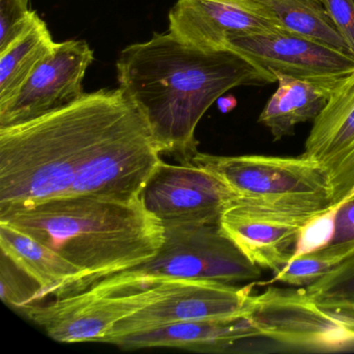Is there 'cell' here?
I'll list each match as a JSON object with an SVG mask.
<instances>
[{"mask_svg": "<svg viewBox=\"0 0 354 354\" xmlns=\"http://www.w3.org/2000/svg\"><path fill=\"white\" fill-rule=\"evenodd\" d=\"M169 32L203 49L227 48L236 37L285 32L261 16L250 0H177Z\"/></svg>", "mask_w": 354, "mask_h": 354, "instance_id": "9a60e30c", "label": "cell"}, {"mask_svg": "<svg viewBox=\"0 0 354 354\" xmlns=\"http://www.w3.org/2000/svg\"><path fill=\"white\" fill-rule=\"evenodd\" d=\"M184 163L210 171L238 198L288 206L333 207L326 173L304 155L216 156L198 151Z\"/></svg>", "mask_w": 354, "mask_h": 354, "instance_id": "5b68a950", "label": "cell"}, {"mask_svg": "<svg viewBox=\"0 0 354 354\" xmlns=\"http://www.w3.org/2000/svg\"><path fill=\"white\" fill-rule=\"evenodd\" d=\"M227 47L272 75L279 72L299 80H333L354 72L352 55L287 32L236 37Z\"/></svg>", "mask_w": 354, "mask_h": 354, "instance_id": "5bb4252c", "label": "cell"}, {"mask_svg": "<svg viewBox=\"0 0 354 354\" xmlns=\"http://www.w3.org/2000/svg\"><path fill=\"white\" fill-rule=\"evenodd\" d=\"M0 248L41 289L45 297L61 298L82 279V272L53 248L26 232L0 223Z\"/></svg>", "mask_w": 354, "mask_h": 354, "instance_id": "e0dca14e", "label": "cell"}, {"mask_svg": "<svg viewBox=\"0 0 354 354\" xmlns=\"http://www.w3.org/2000/svg\"><path fill=\"white\" fill-rule=\"evenodd\" d=\"M163 225L165 241L152 260L99 279L84 291L111 295L140 283L167 279L230 285L254 283L260 279L261 267L246 258L221 231L219 223H167Z\"/></svg>", "mask_w": 354, "mask_h": 354, "instance_id": "277c9868", "label": "cell"}, {"mask_svg": "<svg viewBox=\"0 0 354 354\" xmlns=\"http://www.w3.org/2000/svg\"><path fill=\"white\" fill-rule=\"evenodd\" d=\"M0 223L40 240L82 271V279L62 297L145 264L165 241L162 221L147 210L140 198L69 194L0 211Z\"/></svg>", "mask_w": 354, "mask_h": 354, "instance_id": "7a4b0ae2", "label": "cell"}, {"mask_svg": "<svg viewBox=\"0 0 354 354\" xmlns=\"http://www.w3.org/2000/svg\"><path fill=\"white\" fill-rule=\"evenodd\" d=\"M304 289L318 302H354V254Z\"/></svg>", "mask_w": 354, "mask_h": 354, "instance_id": "603a6c76", "label": "cell"}, {"mask_svg": "<svg viewBox=\"0 0 354 354\" xmlns=\"http://www.w3.org/2000/svg\"><path fill=\"white\" fill-rule=\"evenodd\" d=\"M38 16L26 0H0V53L22 36Z\"/></svg>", "mask_w": 354, "mask_h": 354, "instance_id": "cb8c5ba5", "label": "cell"}, {"mask_svg": "<svg viewBox=\"0 0 354 354\" xmlns=\"http://www.w3.org/2000/svg\"><path fill=\"white\" fill-rule=\"evenodd\" d=\"M354 254V245L330 244L320 250L294 257L285 268L274 273L268 283H281L293 287H308Z\"/></svg>", "mask_w": 354, "mask_h": 354, "instance_id": "44dd1931", "label": "cell"}, {"mask_svg": "<svg viewBox=\"0 0 354 354\" xmlns=\"http://www.w3.org/2000/svg\"><path fill=\"white\" fill-rule=\"evenodd\" d=\"M304 156L328 177L331 203L337 207L354 194V72L335 86L313 121Z\"/></svg>", "mask_w": 354, "mask_h": 354, "instance_id": "4fadbf2b", "label": "cell"}, {"mask_svg": "<svg viewBox=\"0 0 354 354\" xmlns=\"http://www.w3.org/2000/svg\"><path fill=\"white\" fill-rule=\"evenodd\" d=\"M277 88L270 97L258 122L274 140L292 136L299 124L314 121L328 102L341 80H308L275 72ZM345 78V77H344Z\"/></svg>", "mask_w": 354, "mask_h": 354, "instance_id": "ac0fdd59", "label": "cell"}, {"mask_svg": "<svg viewBox=\"0 0 354 354\" xmlns=\"http://www.w3.org/2000/svg\"><path fill=\"white\" fill-rule=\"evenodd\" d=\"M161 160L146 120L127 98L78 171L69 194L138 200Z\"/></svg>", "mask_w": 354, "mask_h": 354, "instance_id": "8992f818", "label": "cell"}, {"mask_svg": "<svg viewBox=\"0 0 354 354\" xmlns=\"http://www.w3.org/2000/svg\"><path fill=\"white\" fill-rule=\"evenodd\" d=\"M330 208L236 198L223 211L219 225L250 262L277 273L293 258L302 230Z\"/></svg>", "mask_w": 354, "mask_h": 354, "instance_id": "ba28073f", "label": "cell"}, {"mask_svg": "<svg viewBox=\"0 0 354 354\" xmlns=\"http://www.w3.org/2000/svg\"><path fill=\"white\" fill-rule=\"evenodd\" d=\"M250 3L261 16L281 30L352 55L323 0H250Z\"/></svg>", "mask_w": 354, "mask_h": 354, "instance_id": "d6986e66", "label": "cell"}, {"mask_svg": "<svg viewBox=\"0 0 354 354\" xmlns=\"http://www.w3.org/2000/svg\"><path fill=\"white\" fill-rule=\"evenodd\" d=\"M57 43L46 22L38 16L22 36L0 53V105L17 94Z\"/></svg>", "mask_w": 354, "mask_h": 354, "instance_id": "ffe728a7", "label": "cell"}, {"mask_svg": "<svg viewBox=\"0 0 354 354\" xmlns=\"http://www.w3.org/2000/svg\"><path fill=\"white\" fill-rule=\"evenodd\" d=\"M318 304L325 312L337 319L354 337V302L327 301Z\"/></svg>", "mask_w": 354, "mask_h": 354, "instance_id": "83f0119b", "label": "cell"}, {"mask_svg": "<svg viewBox=\"0 0 354 354\" xmlns=\"http://www.w3.org/2000/svg\"><path fill=\"white\" fill-rule=\"evenodd\" d=\"M323 3L354 57V0H323Z\"/></svg>", "mask_w": 354, "mask_h": 354, "instance_id": "484cf974", "label": "cell"}, {"mask_svg": "<svg viewBox=\"0 0 354 354\" xmlns=\"http://www.w3.org/2000/svg\"><path fill=\"white\" fill-rule=\"evenodd\" d=\"M26 3H28V1H30V0H26Z\"/></svg>", "mask_w": 354, "mask_h": 354, "instance_id": "f1b7e54d", "label": "cell"}, {"mask_svg": "<svg viewBox=\"0 0 354 354\" xmlns=\"http://www.w3.org/2000/svg\"><path fill=\"white\" fill-rule=\"evenodd\" d=\"M330 244L354 245V194L335 209V232Z\"/></svg>", "mask_w": 354, "mask_h": 354, "instance_id": "4316f807", "label": "cell"}, {"mask_svg": "<svg viewBox=\"0 0 354 354\" xmlns=\"http://www.w3.org/2000/svg\"><path fill=\"white\" fill-rule=\"evenodd\" d=\"M117 72L120 88L146 120L161 154L179 163L198 152L196 126L225 93L277 82L234 49L200 48L169 32L123 49Z\"/></svg>", "mask_w": 354, "mask_h": 354, "instance_id": "6da1fadb", "label": "cell"}, {"mask_svg": "<svg viewBox=\"0 0 354 354\" xmlns=\"http://www.w3.org/2000/svg\"><path fill=\"white\" fill-rule=\"evenodd\" d=\"M237 194L210 171L192 165L161 160L149 178L140 200L162 223H219Z\"/></svg>", "mask_w": 354, "mask_h": 354, "instance_id": "8fae6325", "label": "cell"}, {"mask_svg": "<svg viewBox=\"0 0 354 354\" xmlns=\"http://www.w3.org/2000/svg\"><path fill=\"white\" fill-rule=\"evenodd\" d=\"M245 317L260 337L293 347L337 351L354 344L353 335L302 288H268L250 296Z\"/></svg>", "mask_w": 354, "mask_h": 354, "instance_id": "9c48e42d", "label": "cell"}, {"mask_svg": "<svg viewBox=\"0 0 354 354\" xmlns=\"http://www.w3.org/2000/svg\"><path fill=\"white\" fill-rule=\"evenodd\" d=\"M173 279H161L113 295H96L88 291L37 304L22 313L51 339L61 343L99 342L126 317L165 296Z\"/></svg>", "mask_w": 354, "mask_h": 354, "instance_id": "52a82bcc", "label": "cell"}, {"mask_svg": "<svg viewBox=\"0 0 354 354\" xmlns=\"http://www.w3.org/2000/svg\"><path fill=\"white\" fill-rule=\"evenodd\" d=\"M94 59L86 41L57 43L17 94L0 105V128L32 121L82 98V82Z\"/></svg>", "mask_w": 354, "mask_h": 354, "instance_id": "7c38bea8", "label": "cell"}, {"mask_svg": "<svg viewBox=\"0 0 354 354\" xmlns=\"http://www.w3.org/2000/svg\"><path fill=\"white\" fill-rule=\"evenodd\" d=\"M335 209L337 207L319 215L302 230L293 258L330 244L335 232Z\"/></svg>", "mask_w": 354, "mask_h": 354, "instance_id": "d4e9b609", "label": "cell"}, {"mask_svg": "<svg viewBox=\"0 0 354 354\" xmlns=\"http://www.w3.org/2000/svg\"><path fill=\"white\" fill-rule=\"evenodd\" d=\"M127 97L84 93L72 104L0 128V211L68 196Z\"/></svg>", "mask_w": 354, "mask_h": 354, "instance_id": "3957f363", "label": "cell"}, {"mask_svg": "<svg viewBox=\"0 0 354 354\" xmlns=\"http://www.w3.org/2000/svg\"><path fill=\"white\" fill-rule=\"evenodd\" d=\"M260 337L245 316L216 320L175 323L145 333H133L115 341L124 349L177 348L196 352L219 353L243 339Z\"/></svg>", "mask_w": 354, "mask_h": 354, "instance_id": "2e32d148", "label": "cell"}, {"mask_svg": "<svg viewBox=\"0 0 354 354\" xmlns=\"http://www.w3.org/2000/svg\"><path fill=\"white\" fill-rule=\"evenodd\" d=\"M254 285L173 279L165 296L119 321L101 343L113 344L121 337L175 323L245 316Z\"/></svg>", "mask_w": 354, "mask_h": 354, "instance_id": "30bf717a", "label": "cell"}, {"mask_svg": "<svg viewBox=\"0 0 354 354\" xmlns=\"http://www.w3.org/2000/svg\"><path fill=\"white\" fill-rule=\"evenodd\" d=\"M0 296L7 306L21 312L32 304H40L41 300L38 283L3 254H1Z\"/></svg>", "mask_w": 354, "mask_h": 354, "instance_id": "7402d4cb", "label": "cell"}]
</instances>
